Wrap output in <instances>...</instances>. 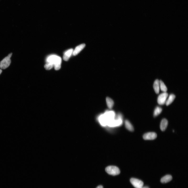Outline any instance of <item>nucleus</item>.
<instances>
[{
	"mask_svg": "<svg viewBox=\"0 0 188 188\" xmlns=\"http://www.w3.org/2000/svg\"><path fill=\"white\" fill-rule=\"evenodd\" d=\"M62 59L61 58L56 55H51L47 58L46 63H51L54 65L55 69L58 70L61 68Z\"/></svg>",
	"mask_w": 188,
	"mask_h": 188,
	"instance_id": "obj_1",
	"label": "nucleus"
},
{
	"mask_svg": "<svg viewBox=\"0 0 188 188\" xmlns=\"http://www.w3.org/2000/svg\"><path fill=\"white\" fill-rule=\"evenodd\" d=\"M12 54V53H10L7 57L0 62V68L5 69L10 66L11 63L10 58Z\"/></svg>",
	"mask_w": 188,
	"mask_h": 188,
	"instance_id": "obj_2",
	"label": "nucleus"
},
{
	"mask_svg": "<svg viewBox=\"0 0 188 188\" xmlns=\"http://www.w3.org/2000/svg\"><path fill=\"white\" fill-rule=\"evenodd\" d=\"M105 170L109 174L113 176L118 175L120 173V171L118 168L112 166L106 167Z\"/></svg>",
	"mask_w": 188,
	"mask_h": 188,
	"instance_id": "obj_3",
	"label": "nucleus"
},
{
	"mask_svg": "<svg viewBox=\"0 0 188 188\" xmlns=\"http://www.w3.org/2000/svg\"><path fill=\"white\" fill-rule=\"evenodd\" d=\"M168 94L167 92H164L160 94L158 98L157 102L160 105H164L166 102Z\"/></svg>",
	"mask_w": 188,
	"mask_h": 188,
	"instance_id": "obj_4",
	"label": "nucleus"
},
{
	"mask_svg": "<svg viewBox=\"0 0 188 188\" xmlns=\"http://www.w3.org/2000/svg\"><path fill=\"white\" fill-rule=\"evenodd\" d=\"M130 182L131 184L136 188H141L144 186L143 182L138 179L132 178L130 179Z\"/></svg>",
	"mask_w": 188,
	"mask_h": 188,
	"instance_id": "obj_5",
	"label": "nucleus"
},
{
	"mask_svg": "<svg viewBox=\"0 0 188 188\" xmlns=\"http://www.w3.org/2000/svg\"><path fill=\"white\" fill-rule=\"evenodd\" d=\"M103 114L107 120V123L109 122L114 119L116 116L115 113L113 111L107 110Z\"/></svg>",
	"mask_w": 188,
	"mask_h": 188,
	"instance_id": "obj_6",
	"label": "nucleus"
},
{
	"mask_svg": "<svg viewBox=\"0 0 188 188\" xmlns=\"http://www.w3.org/2000/svg\"><path fill=\"white\" fill-rule=\"evenodd\" d=\"M143 137L145 140H153L156 138L157 134L155 133L150 132L145 134Z\"/></svg>",
	"mask_w": 188,
	"mask_h": 188,
	"instance_id": "obj_7",
	"label": "nucleus"
},
{
	"mask_svg": "<svg viewBox=\"0 0 188 188\" xmlns=\"http://www.w3.org/2000/svg\"><path fill=\"white\" fill-rule=\"evenodd\" d=\"M98 121L102 126L105 127L107 125V120L103 114H101L98 117Z\"/></svg>",
	"mask_w": 188,
	"mask_h": 188,
	"instance_id": "obj_8",
	"label": "nucleus"
},
{
	"mask_svg": "<svg viewBox=\"0 0 188 188\" xmlns=\"http://www.w3.org/2000/svg\"><path fill=\"white\" fill-rule=\"evenodd\" d=\"M86 46L85 44L80 45L75 48L73 52V54L74 56H76Z\"/></svg>",
	"mask_w": 188,
	"mask_h": 188,
	"instance_id": "obj_9",
	"label": "nucleus"
},
{
	"mask_svg": "<svg viewBox=\"0 0 188 188\" xmlns=\"http://www.w3.org/2000/svg\"><path fill=\"white\" fill-rule=\"evenodd\" d=\"M74 50L72 49H71L67 50L64 53L63 56V59L64 61H68L70 57Z\"/></svg>",
	"mask_w": 188,
	"mask_h": 188,
	"instance_id": "obj_10",
	"label": "nucleus"
},
{
	"mask_svg": "<svg viewBox=\"0 0 188 188\" xmlns=\"http://www.w3.org/2000/svg\"><path fill=\"white\" fill-rule=\"evenodd\" d=\"M168 120L166 119H162L161 122L160 128L162 131H164L166 129L168 125Z\"/></svg>",
	"mask_w": 188,
	"mask_h": 188,
	"instance_id": "obj_11",
	"label": "nucleus"
},
{
	"mask_svg": "<svg viewBox=\"0 0 188 188\" xmlns=\"http://www.w3.org/2000/svg\"><path fill=\"white\" fill-rule=\"evenodd\" d=\"M153 88L154 91L156 94H158L159 93L160 87V81L157 79L156 80L154 83Z\"/></svg>",
	"mask_w": 188,
	"mask_h": 188,
	"instance_id": "obj_12",
	"label": "nucleus"
},
{
	"mask_svg": "<svg viewBox=\"0 0 188 188\" xmlns=\"http://www.w3.org/2000/svg\"><path fill=\"white\" fill-rule=\"evenodd\" d=\"M172 179V177L170 175H167L162 177L161 182L162 183H166L171 181Z\"/></svg>",
	"mask_w": 188,
	"mask_h": 188,
	"instance_id": "obj_13",
	"label": "nucleus"
},
{
	"mask_svg": "<svg viewBox=\"0 0 188 188\" xmlns=\"http://www.w3.org/2000/svg\"><path fill=\"white\" fill-rule=\"evenodd\" d=\"M175 97L176 96L172 94H170L166 102V105L167 106L170 105L173 101Z\"/></svg>",
	"mask_w": 188,
	"mask_h": 188,
	"instance_id": "obj_14",
	"label": "nucleus"
},
{
	"mask_svg": "<svg viewBox=\"0 0 188 188\" xmlns=\"http://www.w3.org/2000/svg\"><path fill=\"white\" fill-rule=\"evenodd\" d=\"M125 127L127 129L131 131H133L134 130V127L130 122L128 120H126L125 121Z\"/></svg>",
	"mask_w": 188,
	"mask_h": 188,
	"instance_id": "obj_15",
	"label": "nucleus"
},
{
	"mask_svg": "<svg viewBox=\"0 0 188 188\" xmlns=\"http://www.w3.org/2000/svg\"><path fill=\"white\" fill-rule=\"evenodd\" d=\"M107 104L108 107L109 109H111L113 107L114 105V102L113 100L111 98L109 97H107L106 98Z\"/></svg>",
	"mask_w": 188,
	"mask_h": 188,
	"instance_id": "obj_16",
	"label": "nucleus"
},
{
	"mask_svg": "<svg viewBox=\"0 0 188 188\" xmlns=\"http://www.w3.org/2000/svg\"><path fill=\"white\" fill-rule=\"evenodd\" d=\"M160 87L161 90L164 92H166L167 91V88L166 86L163 81H160Z\"/></svg>",
	"mask_w": 188,
	"mask_h": 188,
	"instance_id": "obj_17",
	"label": "nucleus"
},
{
	"mask_svg": "<svg viewBox=\"0 0 188 188\" xmlns=\"http://www.w3.org/2000/svg\"><path fill=\"white\" fill-rule=\"evenodd\" d=\"M162 111V108L159 107H157L154 110V116L156 117L161 113Z\"/></svg>",
	"mask_w": 188,
	"mask_h": 188,
	"instance_id": "obj_18",
	"label": "nucleus"
},
{
	"mask_svg": "<svg viewBox=\"0 0 188 188\" xmlns=\"http://www.w3.org/2000/svg\"><path fill=\"white\" fill-rule=\"evenodd\" d=\"M54 66V65L53 64L49 63H46L44 66V68L46 70H49L51 69Z\"/></svg>",
	"mask_w": 188,
	"mask_h": 188,
	"instance_id": "obj_19",
	"label": "nucleus"
},
{
	"mask_svg": "<svg viewBox=\"0 0 188 188\" xmlns=\"http://www.w3.org/2000/svg\"><path fill=\"white\" fill-rule=\"evenodd\" d=\"M96 188H103L102 186H98Z\"/></svg>",
	"mask_w": 188,
	"mask_h": 188,
	"instance_id": "obj_20",
	"label": "nucleus"
},
{
	"mask_svg": "<svg viewBox=\"0 0 188 188\" xmlns=\"http://www.w3.org/2000/svg\"><path fill=\"white\" fill-rule=\"evenodd\" d=\"M141 188H149L147 186H145L144 187H143Z\"/></svg>",
	"mask_w": 188,
	"mask_h": 188,
	"instance_id": "obj_21",
	"label": "nucleus"
},
{
	"mask_svg": "<svg viewBox=\"0 0 188 188\" xmlns=\"http://www.w3.org/2000/svg\"><path fill=\"white\" fill-rule=\"evenodd\" d=\"M2 71L1 69H0V75L1 74V73L2 72Z\"/></svg>",
	"mask_w": 188,
	"mask_h": 188,
	"instance_id": "obj_22",
	"label": "nucleus"
}]
</instances>
